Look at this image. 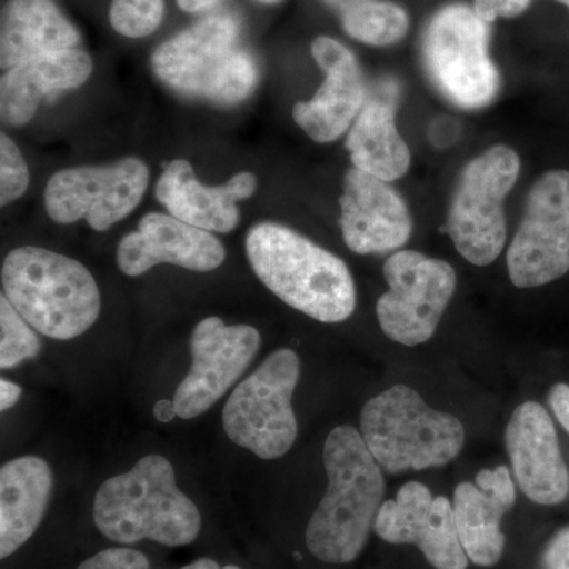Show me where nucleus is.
Returning a JSON list of instances; mask_svg holds the SVG:
<instances>
[{
	"instance_id": "1",
	"label": "nucleus",
	"mask_w": 569,
	"mask_h": 569,
	"mask_svg": "<svg viewBox=\"0 0 569 569\" xmlns=\"http://www.w3.org/2000/svg\"><path fill=\"white\" fill-rule=\"evenodd\" d=\"M328 489L307 523V549L325 563L361 556L383 505L385 479L361 432L336 427L325 441Z\"/></svg>"
},
{
	"instance_id": "2",
	"label": "nucleus",
	"mask_w": 569,
	"mask_h": 569,
	"mask_svg": "<svg viewBox=\"0 0 569 569\" xmlns=\"http://www.w3.org/2000/svg\"><path fill=\"white\" fill-rule=\"evenodd\" d=\"M254 274L284 305L321 323L353 316V277L339 257L279 223H258L247 233Z\"/></svg>"
},
{
	"instance_id": "3",
	"label": "nucleus",
	"mask_w": 569,
	"mask_h": 569,
	"mask_svg": "<svg viewBox=\"0 0 569 569\" xmlns=\"http://www.w3.org/2000/svg\"><path fill=\"white\" fill-rule=\"evenodd\" d=\"M93 522L119 545L149 539L179 548L193 542L201 530L200 509L178 488L170 460L159 455L144 456L132 470L100 486Z\"/></svg>"
},
{
	"instance_id": "4",
	"label": "nucleus",
	"mask_w": 569,
	"mask_h": 569,
	"mask_svg": "<svg viewBox=\"0 0 569 569\" xmlns=\"http://www.w3.org/2000/svg\"><path fill=\"white\" fill-rule=\"evenodd\" d=\"M3 295L33 329L56 340L88 331L102 310L96 279L62 253L20 247L2 264Z\"/></svg>"
},
{
	"instance_id": "5",
	"label": "nucleus",
	"mask_w": 569,
	"mask_h": 569,
	"mask_svg": "<svg viewBox=\"0 0 569 569\" xmlns=\"http://www.w3.org/2000/svg\"><path fill=\"white\" fill-rule=\"evenodd\" d=\"M239 22L213 14L157 48L152 69L163 84L217 104L241 103L257 88L252 56L239 47Z\"/></svg>"
},
{
	"instance_id": "6",
	"label": "nucleus",
	"mask_w": 569,
	"mask_h": 569,
	"mask_svg": "<svg viewBox=\"0 0 569 569\" xmlns=\"http://www.w3.org/2000/svg\"><path fill=\"white\" fill-rule=\"evenodd\" d=\"M361 436L378 466L392 475L448 466L466 443V429L455 415L433 410L406 385L366 403Z\"/></svg>"
},
{
	"instance_id": "7",
	"label": "nucleus",
	"mask_w": 569,
	"mask_h": 569,
	"mask_svg": "<svg viewBox=\"0 0 569 569\" xmlns=\"http://www.w3.org/2000/svg\"><path fill=\"white\" fill-rule=\"evenodd\" d=\"M301 377L296 351L280 348L242 380L224 403L222 421L228 438L260 459L282 458L298 437L293 392Z\"/></svg>"
},
{
	"instance_id": "8",
	"label": "nucleus",
	"mask_w": 569,
	"mask_h": 569,
	"mask_svg": "<svg viewBox=\"0 0 569 569\" xmlns=\"http://www.w3.org/2000/svg\"><path fill=\"white\" fill-rule=\"evenodd\" d=\"M422 54L430 80L449 102L466 110L492 103L500 73L489 56V24L473 7L451 3L427 24Z\"/></svg>"
},
{
	"instance_id": "9",
	"label": "nucleus",
	"mask_w": 569,
	"mask_h": 569,
	"mask_svg": "<svg viewBox=\"0 0 569 569\" xmlns=\"http://www.w3.org/2000/svg\"><path fill=\"white\" fill-rule=\"evenodd\" d=\"M520 171L518 152L498 144L471 160L452 194L448 233L458 252L475 266L497 260L507 242L503 203Z\"/></svg>"
},
{
	"instance_id": "10",
	"label": "nucleus",
	"mask_w": 569,
	"mask_h": 569,
	"mask_svg": "<svg viewBox=\"0 0 569 569\" xmlns=\"http://www.w3.org/2000/svg\"><path fill=\"white\" fill-rule=\"evenodd\" d=\"M383 274L389 290L377 302L381 331L406 347L429 342L455 296V268L415 250H400L388 258Z\"/></svg>"
},
{
	"instance_id": "11",
	"label": "nucleus",
	"mask_w": 569,
	"mask_h": 569,
	"mask_svg": "<svg viewBox=\"0 0 569 569\" xmlns=\"http://www.w3.org/2000/svg\"><path fill=\"white\" fill-rule=\"evenodd\" d=\"M148 183V164L134 157L108 167L67 168L48 181L44 208L56 223L84 219L92 230L107 231L137 209Z\"/></svg>"
},
{
	"instance_id": "12",
	"label": "nucleus",
	"mask_w": 569,
	"mask_h": 569,
	"mask_svg": "<svg viewBox=\"0 0 569 569\" xmlns=\"http://www.w3.org/2000/svg\"><path fill=\"white\" fill-rule=\"evenodd\" d=\"M518 288H537L569 271V171L542 174L531 187L526 213L508 250Z\"/></svg>"
},
{
	"instance_id": "13",
	"label": "nucleus",
	"mask_w": 569,
	"mask_h": 569,
	"mask_svg": "<svg viewBox=\"0 0 569 569\" xmlns=\"http://www.w3.org/2000/svg\"><path fill=\"white\" fill-rule=\"evenodd\" d=\"M260 347L261 336L253 326H228L219 317L194 326L192 367L173 399L178 418L193 419L208 411L252 365Z\"/></svg>"
},
{
	"instance_id": "14",
	"label": "nucleus",
	"mask_w": 569,
	"mask_h": 569,
	"mask_svg": "<svg viewBox=\"0 0 569 569\" xmlns=\"http://www.w3.org/2000/svg\"><path fill=\"white\" fill-rule=\"evenodd\" d=\"M377 537L391 545H415L436 569H467L468 557L460 545L455 508L447 497H433L421 482L399 489L378 511Z\"/></svg>"
},
{
	"instance_id": "15",
	"label": "nucleus",
	"mask_w": 569,
	"mask_h": 569,
	"mask_svg": "<svg viewBox=\"0 0 569 569\" xmlns=\"http://www.w3.org/2000/svg\"><path fill=\"white\" fill-rule=\"evenodd\" d=\"M505 443L520 490L538 505H559L569 496V471L561 458L552 418L538 402L516 408Z\"/></svg>"
},
{
	"instance_id": "16",
	"label": "nucleus",
	"mask_w": 569,
	"mask_h": 569,
	"mask_svg": "<svg viewBox=\"0 0 569 569\" xmlns=\"http://www.w3.org/2000/svg\"><path fill=\"white\" fill-rule=\"evenodd\" d=\"M224 254L222 242L211 231L151 212L142 217L138 231L123 236L116 258L123 274L138 277L163 263L211 272L223 264Z\"/></svg>"
},
{
	"instance_id": "17",
	"label": "nucleus",
	"mask_w": 569,
	"mask_h": 569,
	"mask_svg": "<svg viewBox=\"0 0 569 569\" xmlns=\"http://www.w3.org/2000/svg\"><path fill=\"white\" fill-rule=\"evenodd\" d=\"M343 241L358 254L388 253L406 246L413 223L406 201L387 181L353 168L340 197Z\"/></svg>"
},
{
	"instance_id": "18",
	"label": "nucleus",
	"mask_w": 569,
	"mask_h": 569,
	"mask_svg": "<svg viewBox=\"0 0 569 569\" xmlns=\"http://www.w3.org/2000/svg\"><path fill=\"white\" fill-rule=\"evenodd\" d=\"M310 51L326 78L312 100L295 104L293 119L313 141H336L365 108L361 69L353 52L331 37H318Z\"/></svg>"
},
{
	"instance_id": "19",
	"label": "nucleus",
	"mask_w": 569,
	"mask_h": 569,
	"mask_svg": "<svg viewBox=\"0 0 569 569\" xmlns=\"http://www.w3.org/2000/svg\"><path fill=\"white\" fill-rule=\"evenodd\" d=\"M516 503V488L507 467L479 471L475 482H460L455 490L456 527L468 560L493 567L505 550L501 520Z\"/></svg>"
},
{
	"instance_id": "20",
	"label": "nucleus",
	"mask_w": 569,
	"mask_h": 569,
	"mask_svg": "<svg viewBox=\"0 0 569 569\" xmlns=\"http://www.w3.org/2000/svg\"><path fill=\"white\" fill-rule=\"evenodd\" d=\"M257 192L252 173H238L223 186L208 187L198 181L192 164L173 160L164 164L156 186V197L167 211L182 222L211 233H230L239 223L238 201Z\"/></svg>"
},
{
	"instance_id": "21",
	"label": "nucleus",
	"mask_w": 569,
	"mask_h": 569,
	"mask_svg": "<svg viewBox=\"0 0 569 569\" xmlns=\"http://www.w3.org/2000/svg\"><path fill=\"white\" fill-rule=\"evenodd\" d=\"M91 73V56L77 48L44 52L11 67L0 81V116L3 123L26 126L36 116L44 97L80 88Z\"/></svg>"
},
{
	"instance_id": "22",
	"label": "nucleus",
	"mask_w": 569,
	"mask_h": 569,
	"mask_svg": "<svg viewBox=\"0 0 569 569\" xmlns=\"http://www.w3.org/2000/svg\"><path fill=\"white\" fill-rule=\"evenodd\" d=\"M52 485L50 466L37 456L9 460L0 468V559L13 556L39 529Z\"/></svg>"
},
{
	"instance_id": "23",
	"label": "nucleus",
	"mask_w": 569,
	"mask_h": 569,
	"mask_svg": "<svg viewBox=\"0 0 569 569\" xmlns=\"http://www.w3.org/2000/svg\"><path fill=\"white\" fill-rule=\"evenodd\" d=\"M78 41L80 33L52 0H10L2 11L0 66L10 70L44 52L70 50Z\"/></svg>"
},
{
	"instance_id": "24",
	"label": "nucleus",
	"mask_w": 569,
	"mask_h": 569,
	"mask_svg": "<svg viewBox=\"0 0 569 569\" xmlns=\"http://www.w3.org/2000/svg\"><path fill=\"white\" fill-rule=\"evenodd\" d=\"M347 148L355 168L367 174L387 182L406 176L411 156L397 132L395 93L365 104L348 133Z\"/></svg>"
},
{
	"instance_id": "25",
	"label": "nucleus",
	"mask_w": 569,
	"mask_h": 569,
	"mask_svg": "<svg viewBox=\"0 0 569 569\" xmlns=\"http://www.w3.org/2000/svg\"><path fill=\"white\" fill-rule=\"evenodd\" d=\"M340 17L348 36L370 47L395 44L410 29L407 11L388 0H362Z\"/></svg>"
},
{
	"instance_id": "26",
	"label": "nucleus",
	"mask_w": 569,
	"mask_h": 569,
	"mask_svg": "<svg viewBox=\"0 0 569 569\" xmlns=\"http://www.w3.org/2000/svg\"><path fill=\"white\" fill-rule=\"evenodd\" d=\"M0 367L3 370L40 355L39 336L3 293L0 296Z\"/></svg>"
},
{
	"instance_id": "27",
	"label": "nucleus",
	"mask_w": 569,
	"mask_h": 569,
	"mask_svg": "<svg viewBox=\"0 0 569 569\" xmlns=\"http://www.w3.org/2000/svg\"><path fill=\"white\" fill-rule=\"evenodd\" d=\"M163 0H112V29L129 39L151 36L163 18Z\"/></svg>"
},
{
	"instance_id": "28",
	"label": "nucleus",
	"mask_w": 569,
	"mask_h": 569,
	"mask_svg": "<svg viewBox=\"0 0 569 569\" xmlns=\"http://www.w3.org/2000/svg\"><path fill=\"white\" fill-rule=\"evenodd\" d=\"M28 163L10 137L2 133L0 137V204L7 206L17 201L28 190Z\"/></svg>"
},
{
	"instance_id": "29",
	"label": "nucleus",
	"mask_w": 569,
	"mask_h": 569,
	"mask_svg": "<svg viewBox=\"0 0 569 569\" xmlns=\"http://www.w3.org/2000/svg\"><path fill=\"white\" fill-rule=\"evenodd\" d=\"M78 569H151V563L140 550L111 548L82 561Z\"/></svg>"
},
{
	"instance_id": "30",
	"label": "nucleus",
	"mask_w": 569,
	"mask_h": 569,
	"mask_svg": "<svg viewBox=\"0 0 569 569\" xmlns=\"http://www.w3.org/2000/svg\"><path fill=\"white\" fill-rule=\"evenodd\" d=\"M533 0H475L473 10L482 21L492 24L498 18L511 20L527 11Z\"/></svg>"
},
{
	"instance_id": "31",
	"label": "nucleus",
	"mask_w": 569,
	"mask_h": 569,
	"mask_svg": "<svg viewBox=\"0 0 569 569\" xmlns=\"http://www.w3.org/2000/svg\"><path fill=\"white\" fill-rule=\"evenodd\" d=\"M539 569H569V527L550 539L539 559Z\"/></svg>"
},
{
	"instance_id": "32",
	"label": "nucleus",
	"mask_w": 569,
	"mask_h": 569,
	"mask_svg": "<svg viewBox=\"0 0 569 569\" xmlns=\"http://www.w3.org/2000/svg\"><path fill=\"white\" fill-rule=\"evenodd\" d=\"M549 406L560 425L569 433V385H553L549 392Z\"/></svg>"
},
{
	"instance_id": "33",
	"label": "nucleus",
	"mask_w": 569,
	"mask_h": 569,
	"mask_svg": "<svg viewBox=\"0 0 569 569\" xmlns=\"http://www.w3.org/2000/svg\"><path fill=\"white\" fill-rule=\"evenodd\" d=\"M22 389L18 385L2 378L0 380V410L7 411L17 406L21 399Z\"/></svg>"
},
{
	"instance_id": "34",
	"label": "nucleus",
	"mask_w": 569,
	"mask_h": 569,
	"mask_svg": "<svg viewBox=\"0 0 569 569\" xmlns=\"http://www.w3.org/2000/svg\"><path fill=\"white\" fill-rule=\"evenodd\" d=\"M220 2L222 0H178V6L189 13H198V11L211 10Z\"/></svg>"
},
{
	"instance_id": "35",
	"label": "nucleus",
	"mask_w": 569,
	"mask_h": 569,
	"mask_svg": "<svg viewBox=\"0 0 569 569\" xmlns=\"http://www.w3.org/2000/svg\"><path fill=\"white\" fill-rule=\"evenodd\" d=\"M153 415H156L160 422H170L171 419L178 417L174 402H171V400H160V402H157L156 407H153Z\"/></svg>"
},
{
	"instance_id": "36",
	"label": "nucleus",
	"mask_w": 569,
	"mask_h": 569,
	"mask_svg": "<svg viewBox=\"0 0 569 569\" xmlns=\"http://www.w3.org/2000/svg\"><path fill=\"white\" fill-rule=\"evenodd\" d=\"M181 569H241L236 567V565H227V567H220L216 560L212 559H198L192 561V563L186 565V567Z\"/></svg>"
},
{
	"instance_id": "37",
	"label": "nucleus",
	"mask_w": 569,
	"mask_h": 569,
	"mask_svg": "<svg viewBox=\"0 0 569 569\" xmlns=\"http://www.w3.org/2000/svg\"><path fill=\"white\" fill-rule=\"evenodd\" d=\"M325 3H328L332 9L339 10L340 13L343 11L351 9L356 3L362 2V0H323Z\"/></svg>"
},
{
	"instance_id": "38",
	"label": "nucleus",
	"mask_w": 569,
	"mask_h": 569,
	"mask_svg": "<svg viewBox=\"0 0 569 569\" xmlns=\"http://www.w3.org/2000/svg\"><path fill=\"white\" fill-rule=\"evenodd\" d=\"M258 2H263V3H279V2H282V0H258Z\"/></svg>"
},
{
	"instance_id": "39",
	"label": "nucleus",
	"mask_w": 569,
	"mask_h": 569,
	"mask_svg": "<svg viewBox=\"0 0 569 569\" xmlns=\"http://www.w3.org/2000/svg\"><path fill=\"white\" fill-rule=\"evenodd\" d=\"M557 2L565 3L569 9V0H557Z\"/></svg>"
}]
</instances>
